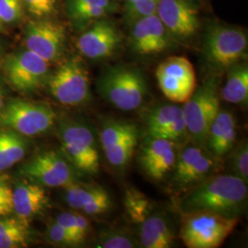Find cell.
<instances>
[{"label": "cell", "instance_id": "obj_1", "mask_svg": "<svg viewBox=\"0 0 248 248\" xmlns=\"http://www.w3.org/2000/svg\"><path fill=\"white\" fill-rule=\"evenodd\" d=\"M248 184L232 175H219L203 181L179 202L182 213L210 212L238 218L248 207Z\"/></svg>", "mask_w": 248, "mask_h": 248}, {"label": "cell", "instance_id": "obj_2", "mask_svg": "<svg viewBox=\"0 0 248 248\" xmlns=\"http://www.w3.org/2000/svg\"><path fill=\"white\" fill-rule=\"evenodd\" d=\"M99 95L111 106L131 111L142 106L148 92L145 77L140 69L129 65L107 68L97 81Z\"/></svg>", "mask_w": 248, "mask_h": 248}, {"label": "cell", "instance_id": "obj_3", "mask_svg": "<svg viewBox=\"0 0 248 248\" xmlns=\"http://www.w3.org/2000/svg\"><path fill=\"white\" fill-rule=\"evenodd\" d=\"M58 135L62 155L78 172L93 176L100 168V157L94 133L87 124L64 119L60 121Z\"/></svg>", "mask_w": 248, "mask_h": 248}, {"label": "cell", "instance_id": "obj_4", "mask_svg": "<svg viewBox=\"0 0 248 248\" xmlns=\"http://www.w3.org/2000/svg\"><path fill=\"white\" fill-rule=\"evenodd\" d=\"M180 238L188 248H217L230 235L238 218L210 212L183 213Z\"/></svg>", "mask_w": 248, "mask_h": 248}, {"label": "cell", "instance_id": "obj_5", "mask_svg": "<svg viewBox=\"0 0 248 248\" xmlns=\"http://www.w3.org/2000/svg\"><path fill=\"white\" fill-rule=\"evenodd\" d=\"M248 45V36L244 31L234 27L213 25L204 34V59L213 71L226 72L245 56Z\"/></svg>", "mask_w": 248, "mask_h": 248}, {"label": "cell", "instance_id": "obj_6", "mask_svg": "<svg viewBox=\"0 0 248 248\" xmlns=\"http://www.w3.org/2000/svg\"><path fill=\"white\" fill-rule=\"evenodd\" d=\"M218 80L211 78L195 91L185 102L183 115L187 136L199 146L205 148L210 127L220 110Z\"/></svg>", "mask_w": 248, "mask_h": 248}, {"label": "cell", "instance_id": "obj_7", "mask_svg": "<svg viewBox=\"0 0 248 248\" xmlns=\"http://www.w3.org/2000/svg\"><path fill=\"white\" fill-rule=\"evenodd\" d=\"M56 121L53 108L45 103L12 99L0 109V128L23 136H35L50 130Z\"/></svg>", "mask_w": 248, "mask_h": 248}, {"label": "cell", "instance_id": "obj_8", "mask_svg": "<svg viewBox=\"0 0 248 248\" xmlns=\"http://www.w3.org/2000/svg\"><path fill=\"white\" fill-rule=\"evenodd\" d=\"M47 83L53 98L65 106H78L90 98L89 72L78 57L62 62Z\"/></svg>", "mask_w": 248, "mask_h": 248}, {"label": "cell", "instance_id": "obj_9", "mask_svg": "<svg viewBox=\"0 0 248 248\" xmlns=\"http://www.w3.org/2000/svg\"><path fill=\"white\" fill-rule=\"evenodd\" d=\"M78 170L58 152L45 151L36 155L21 169L20 175L39 185L65 187L78 181Z\"/></svg>", "mask_w": 248, "mask_h": 248}, {"label": "cell", "instance_id": "obj_10", "mask_svg": "<svg viewBox=\"0 0 248 248\" xmlns=\"http://www.w3.org/2000/svg\"><path fill=\"white\" fill-rule=\"evenodd\" d=\"M3 70L13 89L21 93H30L40 89L48 79L49 62L26 50L7 57Z\"/></svg>", "mask_w": 248, "mask_h": 248}, {"label": "cell", "instance_id": "obj_11", "mask_svg": "<svg viewBox=\"0 0 248 248\" xmlns=\"http://www.w3.org/2000/svg\"><path fill=\"white\" fill-rule=\"evenodd\" d=\"M155 77L162 93L175 103H185L197 88L194 67L184 56H170L164 60Z\"/></svg>", "mask_w": 248, "mask_h": 248}, {"label": "cell", "instance_id": "obj_12", "mask_svg": "<svg viewBox=\"0 0 248 248\" xmlns=\"http://www.w3.org/2000/svg\"><path fill=\"white\" fill-rule=\"evenodd\" d=\"M156 15L177 40H189L199 31V11L191 0H159Z\"/></svg>", "mask_w": 248, "mask_h": 248}, {"label": "cell", "instance_id": "obj_13", "mask_svg": "<svg viewBox=\"0 0 248 248\" xmlns=\"http://www.w3.org/2000/svg\"><path fill=\"white\" fill-rule=\"evenodd\" d=\"M216 160L208 151L195 143L187 145L178 153L172 170L173 183L185 188L209 177L216 168Z\"/></svg>", "mask_w": 248, "mask_h": 248}, {"label": "cell", "instance_id": "obj_14", "mask_svg": "<svg viewBox=\"0 0 248 248\" xmlns=\"http://www.w3.org/2000/svg\"><path fill=\"white\" fill-rule=\"evenodd\" d=\"M25 41L28 50L47 62H54L63 52L65 30L60 23L51 20L31 21L27 25Z\"/></svg>", "mask_w": 248, "mask_h": 248}, {"label": "cell", "instance_id": "obj_15", "mask_svg": "<svg viewBox=\"0 0 248 248\" xmlns=\"http://www.w3.org/2000/svg\"><path fill=\"white\" fill-rule=\"evenodd\" d=\"M178 153L177 142L147 136L140 148L138 161L148 177L160 181L172 172Z\"/></svg>", "mask_w": 248, "mask_h": 248}, {"label": "cell", "instance_id": "obj_16", "mask_svg": "<svg viewBox=\"0 0 248 248\" xmlns=\"http://www.w3.org/2000/svg\"><path fill=\"white\" fill-rule=\"evenodd\" d=\"M122 44V36L114 23L104 18L97 21L80 36L78 48L81 54L92 60L113 55Z\"/></svg>", "mask_w": 248, "mask_h": 248}, {"label": "cell", "instance_id": "obj_17", "mask_svg": "<svg viewBox=\"0 0 248 248\" xmlns=\"http://www.w3.org/2000/svg\"><path fill=\"white\" fill-rule=\"evenodd\" d=\"M170 37L169 31L155 13L133 22L130 41L134 53L151 56L168 50L171 45Z\"/></svg>", "mask_w": 248, "mask_h": 248}, {"label": "cell", "instance_id": "obj_18", "mask_svg": "<svg viewBox=\"0 0 248 248\" xmlns=\"http://www.w3.org/2000/svg\"><path fill=\"white\" fill-rule=\"evenodd\" d=\"M65 201L75 210L88 215H99L111 209V199L98 185L73 182L65 186Z\"/></svg>", "mask_w": 248, "mask_h": 248}, {"label": "cell", "instance_id": "obj_19", "mask_svg": "<svg viewBox=\"0 0 248 248\" xmlns=\"http://www.w3.org/2000/svg\"><path fill=\"white\" fill-rule=\"evenodd\" d=\"M236 122L233 114L226 109L219 110L210 127L205 149L217 159L227 155L235 145Z\"/></svg>", "mask_w": 248, "mask_h": 248}, {"label": "cell", "instance_id": "obj_20", "mask_svg": "<svg viewBox=\"0 0 248 248\" xmlns=\"http://www.w3.org/2000/svg\"><path fill=\"white\" fill-rule=\"evenodd\" d=\"M13 212L20 220L29 223L36 216L45 212L49 198L45 186L32 181H21L13 189Z\"/></svg>", "mask_w": 248, "mask_h": 248}, {"label": "cell", "instance_id": "obj_21", "mask_svg": "<svg viewBox=\"0 0 248 248\" xmlns=\"http://www.w3.org/2000/svg\"><path fill=\"white\" fill-rule=\"evenodd\" d=\"M176 239L169 220L159 213H151L140 224L139 241L142 248H170Z\"/></svg>", "mask_w": 248, "mask_h": 248}, {"label": "cell", "instance_id": "obj_22", "mask_svg": "<svg viewBox=\"0 0 248 248\" xmlns=\"http://www.w3.org/2000/svg\"><path fill=\"white\" fill-rule=\"evenodd\" d=\"M221 97L232 104H248V67L245 62H237L227 70Z\"/></svg>", "mask_w": 248, "mask_h": 248}, {"label": "cell", "instance_id": "obj_23", "mask_svg": "<svg viewBox=\"0 0 248 248\" xmlns=\"http://www.w3.org/2000/svg\"><path fill=\"white\" fill-rule=\"evenodd\" d=\"M25 136L10 129H0V171L10 169L26 155Z\"/></svg>", "mask_w": 248, "mask_h": 248}, {"label": "cell", "instance_id": "obj_24", "mask_svg": "<svg viewBox=\"0 0 248 248\" xmlns=\"http://www.w3.org/2000/svg\"><path fill=\"white\" fill-rule=\"evenodd\" d=\"M32 239L29 223L18 217H0V248H27Z\"/></svg>", "mask_w": 248, "mask_h": 248}, {"label": "cell", "instance_id": "obj_25", "mask_svg": "<svg viewBox=\"0 0 248 248\" xmlns=\"http://www.w3.org/2000/svg\"><path fill=\"white\" fill-rule=\"evenodd\" d=\"M136 134H139V131L135 124L112 119L102 124L99 140L102 149L105 151L114 147L127 138Z\"/></svg>", "mask_w": 248, "mask_h": 248}, {"label": "cell", "instance_id": "obj_26", "mask_svg": "<svg viewBox=\"0 0 248 248\" xmlns=\"http://www.w3.org/2000/svg\"><path fill=\"white\" fill-rule=\"evenodd\" d=\"M181 117H183L182 107L164 104L154 108L145 119L147 136L155 137L160 131Z\"/></svg>", "mask_w": 248, "mask_h": 248}, {"label": "cell", "instance_id": "obj_27", "mask_svg": "<svg viewBox=\"0 0 248 248\" xmlns=\"http://www.w3.org/2000/svg\"><path fill=\"white\" fill-rule=\"evenodd\" d=\"M124 206L127 217L136 224H141L154 211L150 200L142 192L133 187L125 191Z\"/></svg>", "mask_w": 248, "mask_h": 248}, {"label": "cell", "instance_id": "obj_28", "mask_svg": "<svg viewBox=\"0 0 248 248\" xmlns=\"http://www.w3.org/2000/svg\"><path fill=\"white\" fill-rule=\"evenodd\" d=\"M139 134L133 135L112 148L104 151L108 162L116 169H124L132 159L138 143Z\"/></svg>", "mask_w": 248, "mask_h": 248}, {"label": "cell", "instance_id": "obj_29", "mask_svg": "<svg viewBox=\"0 0 248 248\" xmlns=\"http://www.w3.org/2000/svg\"><path fill=\"white\" fill-rule=\"evenodd\" d=\"M137 247L138 242L132 234L116 229L103 231L95 246V248H133Z\"/></svg>", "mask_w": 248, "mask_h": 248}, {"label": "cell", "instance_id": "obj_30", "mask_svg": "<svg viewBox=\"0 0 248 248\" xmlns=\"http://www.w3.org/2000/svg\"><path fill=\"white\" fill-rule=\"evenodd\" d=\"M231 175L239 177L248 184V143L247 140L242 141L237 146L234 145L231 151Z\"/></svg>", "mask_w": 248, "mask_h": 248}, {"label": "cell", "instance_id": "obj_31", "mask_svg": "<svg viewBox=\"0 0 248 248\" xmlns=\"http://www.w3.org/2000/svg\"><path fill=\"white\" fill-rule=\"evenodd\" d=\"M69 15L73 19L85 22L89 20H97L104 18L107 14L113 11L114 9L106 8L98 5H79V6H67Z\"/></svg>", "mask_w": 248, "mask_h": 248}, {"label": "cell", "instance_id": "obj_32", "mask_svg": "<svg viewBox=\"0 0 248 248\" xmlns=\"http://www.w3.org/2000/svg\"><path fill=\"white\" fill-rule=\"evenodd\" d=\"M159 0H136L125 7V18L128 22L134 21L156 13Z\"/></svg>", "mask_w": 248, "mask_h": 248}, {"label": "cell", "instance_id": "obj_33", "mask_svg": "<svg viewBox=\"0 0 248 248\" xmlns=\"http://www.w3.org/2000/svg\"><path fill=\"white\" fill-rule=\"evenodd\" d=\"M46 238L51 244L59 247H77L80 245L69 232L55 221L49 224L46 230Z\"/></svg>", "mask_w": 248, "mask_h": 248}, {"label": "cell", "instance_id": "obj_34", "mask_svg": "<svg viewBox=\"0 0 248 248\" xmlns=\"http://www.w3.org/2000/svg\"><path fill=\"white\" fill-rule=\"evenodd\" d=\"M27 10L37 18H44L55 10L56 0H22Z\"/></svg>", "mask_w": 248, "mask_h": 248}, {"label": "cell", "instance_id": "obj_35", "mask_svg": "<svg viewBox=\"0 0 248 248\" xmlns=\"http://www.w3.org/2000/svg\"><path fill=\"white\" fill-rule=\"evenodd\" d=\"M22 0H0V18L3 23L18 20L21 15Z\"/></svg>", "mask_w": 248, "mask_h": 248}, {"label": "cell", "instance_id": "obj_36", "mask_svg": "<svg viewBox=\"0 0 248 248\" xmlns=\"http://www.w3.org/2000/svg\"><path fill=\"white\" fill-rule=\"evenodd\" d=\"M8 177L0 176V217L9 216L13 213V189L8 183Z\"/></svg>", "mask_w": 248, "mask_h": 248}, {"label": "cell", "instance_id": "obj_37", "mask_svg": "<svg viewBox=\"0 0 248 248\" xmlns=\"http://www.w3.org/2000/svg\"><path fill=\"white\" fill-rule=\"evenodd\" d=\"M55 222L59 223L67 232H69L78 241L80 245L85 241L80 234L78 220H77V213L64 212V213H60L57 216Z\"/></svg>", "mask_w": 248, "mask_h": 248}, {"label": "cell", "instance_id": "obj_38", "mask_svg": "<svg viewBox=\"0 0 248 248\" xmlns=\"http://www.w3.org/2000/svg\"><path fill=\"white\" fill-rule=\"evenodd\" d=\"M79 5H98L106 8L114 9L110 0H68L67 6H79Z\"/></svg>", "mask_w": 248, "mask_h": 248}, {"label": "cell", "instance_id": "obj_39", "mask_svg": "<svg viewBox=\"0 0 248 248\" xmlns=\"http://www.w3.org/2000/svg\"><path fill=\"white\" fill-rule=\"evenodd\" d=\"M4 106V98H3V94H2V91L0 89V109Z\"/></svg>", "mask_w": 248, "mask_h": 248}, {"label": "cell", "instance_id": "obj_40", "mask_svg": "<svg viewBox=\"0 0 248 248\" xmlns=\"http://www.w3.org/2000/svg\"><path fill=\"white\" fill-rule=\"evenodd\" d=\"M134 1H136V0H125V7H127V6L131 5V4H133Z\"/></svg>", "mask_w": 248, "mask_h": 248}, {"label": "cell", "instance_id": "obj_41", "mask_svg": "<svg viewBox=\"0 0 248 248\" xmlns=\"http://www.w3.org/2000/svg\"><path fill=\"white\" fill-rule=\"evenodd\" d=\"M3 28V21H2V19L0 18V30Z\"/></svg>", "mask_w": 248, "mask_h": 248}]
</instances>
